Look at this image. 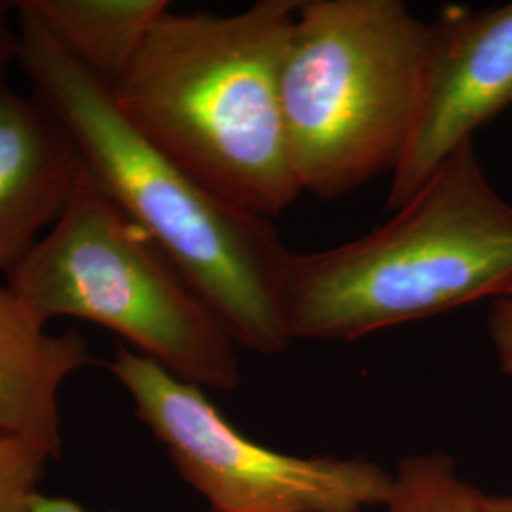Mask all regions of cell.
I'll return each mask as SVG.
<instances>
[{"instance_id":"obj_1","label":"cell","mask_w":512,"mask_h":512,"mask_svg":"<svg viewBox=\"0 0 512 512\" xmlns=\"http://www.w3.org/2000/svg\"><path fill=\"white\" fill-rule=\"evenodd\" d=\"M19 67L67 129L88 177L215 311L241 348L277 355L293 344L285 289L293 251L272 219L224 200L131 126L109 88L16 6Z\"/></svg>"},{"instance_id":"obj_9","label":"cell","mask_w":512,"mask_h":512,"mask_svg":"<svg viewBox=\"0 0 512 512\" xmlns=\"http://www.w3.org/2000/svg\"><path fill=\"white\" fill-rule=\"evenodd\" d=\"M6 283L0 285V435L42 446L52 458L63 452L61 389L95 363L78 330L50 332Z\"/></svg>"},{"instance_id":"obj_6","label":"cell","mask_w":512,"mask_h":512,"mask_svg":"<svg viewBox=\"0 0 512 512\" xmlns=\"http://www.w3.org/2000/svg\"><path fill=\"white\" fill-rule=\"evenodd\" d=\"M186 484L209 512H363L384 505L393 473L361 458L294 456L238 431L207 399L145 355L118 344L107 363Z\"/></svg>"},{"instance_id":"obj_14","label":"cell","mask_w":512,"mask_h":512,"mask_svg":"<svg viewBox=\"0 0 512 512\" xmlns=\"http://www.w3.org/2000/svg\"><path fill=\"white\" fill-rule=\"evenodd\" d=\"M14 14H16V2L0 0V95L10 90L8 71L14 63H19V55H21L19 29L12 25Z\"/></svg>"},{"instance_id":"obj_2","label":"cell","mask_w":512,"mask_h":512,"mask_svg":"<svg viewBox=\"0 0 512 512\" xmlns=\"http://www.w3.org/2000/svg\"><path fill=\"white\" fill-rule=\"evenodd\" d=\"M298 0L152 23L116 107L148 143L220 198L274 219L302 194L281 109V65Z\"/></svg>"},{"instance_id":"obj_15","label":"cell","mask_w":512,"mask_h":512,"mask_svg":"<svg viewBox=\"0 0 512 512\" xmlns=\"http://www.w3.org/2000/svg\"><path fill=\"white\" fill-rule=\"evenodd\" d=\"M35 512H90L86 511L82 505H78L73 499L67 497H46L40 495Z\"/></svg>"},{"instance_id":"obj_12","label":"cell","mask_w":512,"mask_h":512,"mask_svg":"<svg viewBox=\"0 0 512 512\" xmlns=\"http://www.w3.org/2000/svg\"><path fill=\"white\" fill-rule=\"evenodd\" d=\"M52 459L31 440L0 435V512L37 511L38 484Z\"/></svg>"},{"instance_id":"obj_11","label":"cell","mask_w":512,"mask_h":512,"mask_svg":"<svg viewBox=\"0 0 512 512\" xmlns=\"http://www.w3.org/2000/svg\"><path fill=\"white\" fill-rule=\"evenodd\" d=\"M384 512H497L490 494L459 475L444 452L414 454L399 461Z\"/></svg>"},{"instance_id":"obj_4","label":"cell","mask_w":512,"mask_h":512,"mask_svg":"<svg viewBox=\"0 0 512 512\" xmlns=\"http://www.w3.org/2000/svg\"><path fill=\"white\" fill-rule=\"evenodd\" d=\"M429 23L401 0H298L281 109L302 192L336 200L401 162L420 103Z\"/></svg>"},{"instance_id":"obj_7","label":"cell","mask_w":512,"mask_h":512,"mask_svg":"<svg viewBox=\"0 0 512 512\" xmlns=\"http://www.w3.org/2000/svg\"><path fill=\"white\" fill-rule=\"evenodd\" d=\"M512 112V2L448 6L429 21L420 103L387 211L408 202L461 145Z\"/></svg>"},{"instance_id":"obj_5","label":"cell","mask_w":512,"mask_h":512,"mask_svg":"<svg viewBox=\"0 0 512 512\" xmlns=\"http://www.w3.org/2000/svg\"><path fill=\"white\" fill-rule=\"evenodd\" d=\"M4 279L48 323L90 321L188 384L238 389L232 334L86 169L61 217Z\"/></svg>"},{"instance_id":"obj_3","label":"cell","mask_w":512,"mask_h":512,"mask_svg":"<svg viewBox=\"0 0 512 512\" xmlns=\"http://www.w3.org/2000/svg\"><path fill=\"white\" fill-rule=\"evenodd\" d=\"M393 213L361 238L291 255L293 342H355L492 300L511 283L512 203L486 177L473 141Z\"/></svg>"},{"instance_id":"obj_16","label":"cell","mask_w":512,"mask_h":512,"mask_svg":"<svg viewBox=\"0 0 512 512\" xmlns=\"http://www.w3.org/2000/svg\"><path fill=\"white\" fill-rule=\"evenodd\" d=\"M492 505L497 512H512V494L490 495Z\"/></svg>"},{"instance_id":"obj_13","label":"cell","mask_w":512,"mask_h":512,"mask_svg":"<svg viewBox=\"0 0 512 512\" xmlns=\"http://www.w3.org/2000/svg\"><path fill=\"white\" fill-rule=\"evenodd\" d=\"M486 325L494 346L497 365L512 380V281L492 298Z\"/></svg>"},{"instance_id":"obj_8","label":"cell","mask_w":512,"mask_h":512,"mask_svg":"<svg viewBox=\"0 0 512 512\" xmlns=\"http://www.w3.org/2000/svg\"><path fill=\"white\" fill-rule=\"evenodd\" d=\"M80 152L37 97L0 95V274H10L73 200Z\"/></svg>"},{"instance_id":"obj_10","label":"cell","mask_w":512,"mask_h":512,"mask_svg":"<svg viewBox=\"0 0 512 512\" xmlns=\"http://www.w3.org/2000/svg\"><path fill=\"white\" fill-rule=\"evenodd\" d=\"M16 6L109 90L128 71L152 23L169 10L167 0H16Z\"/></svg>"}]
</instances>
